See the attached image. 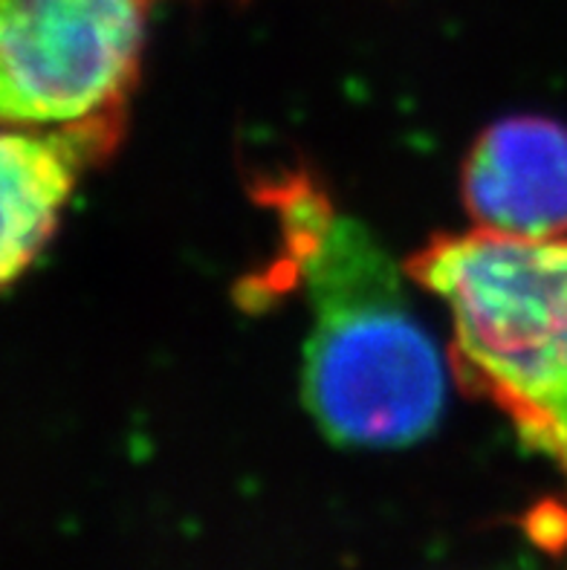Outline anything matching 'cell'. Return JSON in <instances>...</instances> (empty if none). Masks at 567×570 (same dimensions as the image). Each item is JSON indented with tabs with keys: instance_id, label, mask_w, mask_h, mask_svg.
Wrapping results in <instances>:
<instances>
[{
	"instance_id": "cell-1",
	"label": "cell",
	"mask_w": 567,
	"mask_h": 570,
	"mask_svg": "<svg viewBox=\"0 0 567 570\" xmlns=\"http://www.w3.org/2000/svg\"><path fill=\"white\" fill-rule=\"evenodd\" d=\"M310 304L302 397L339 446L423 441L446 405V368L385 246L302 188L287 206Z\"/></svg>"
},
{
	"instance_id": "cell-2",
	"label": "cell",
	"mask_w": 567,
	"mask_h": 570,
	"mask_svg": "<svg viewBox=\"0 0 567 570\" xmlns=\"http://www.w3.org/2000/svg\"><path fill=\"white\" fill-rule=\"evenodd\" d=\"M405 273L449 313L458 383L567 478V235H438Z\"/></svg>"
},
{
	"instance_id": "cell-3",
	"label": "cell",
	"mask_w": 567,
	"mask_h": 570,
	"mask_svg": "<svg viewBox=\"0 0 567 570\" xmlns=\"http://www.w3.org/2000/svg\"><path fill=\"white\" fill-rule=\"evenodd\" d=\"M148 0H0V110L58 128L125 116Z\"/></svg>"
},
{
	"instance_id": "cell-4",
	"label": "cell",
	"mask_w": 567,
	"mask_h": 570,
	"mask_svg": "<svg viewBox=\"0 0 567 570\" xmlns=\"http://www.w3.org/2000/svg\"><path fill=\"white\" fill-rule=\"evenodd\" d=\"M463 203L481 229L567 235V128L541 116L489 125L463 163Z\"/></svg>"
},
{
	"instance_id": "cell-5",
	"label": "cell",
	"mask_w": 567,
	"mask_h": 570,
	"mask_svg": "<svg viewBox=\"0 0 567 570\" xmlns=\"http://www.w3.org/2000/svg\"><path fill=\"white\" fill-rule=\"evenodd\" d=\"M125 116H105L58 128L7 125L3 134V249L0 278L14 284L56 232L76 180L87 166L108 159Z\"/></svg>"
}]
</instances>
